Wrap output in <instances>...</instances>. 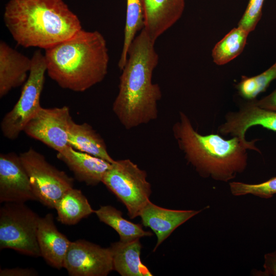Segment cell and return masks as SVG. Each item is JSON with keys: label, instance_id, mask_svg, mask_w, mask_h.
I'll use <instances>...</instances> for the list:
<instances>
[{"label": "cell", "instance_id": "22", "mask_svg": "<svg viewBox=\"0 0 276 276\" xmlns=\"http://www.w3.org/2000/svg\"><path fill=\"white\" fill-rule=\"evenodd\" d=\"M249 33L238 26L232 29L214 47L212 51L213 62L222 65L238 57L245 48Z\"/></svg>", "mask_w": 276, "mask_h": 276}, {"label": "cell", "instance_id": "21", "mask_svg": "<svg viewBox=\"0 0 276 276\" xmlns=\"http://www.w3.org/2000/svg\"><path fill=\"white\" fill-rule=\"evenodd\" d=\"M95 213L100 221L114 229L120 236V240L130 241L152 234L145 231L141 224H136L125 219L122 213L111 205H102Z\"/></svg>", "mask_w": 276, "mask_h": 276}, {"label": "cell", "instance_id": "17", "mask_svg": "<svg viewBox=\"0 0 276 276\" xmlns=\"http://www.w3.org/2000/svg\"><path fill=\"white\" fill-rule=\"evenodd\" d=\"M32 60L9 45L0 42V97L27 81Z\"/></svg>", "mask_w": 276, "mask_h": 276}, {"label": "cell", "instance_id": "25", "mask_svg": "<svg viewBox=\"0 0 276 276\" xmlns=\"http://www.w3.org/2000/svg\"><path fill=\"white\" fill-rule=\"evenodd\" d=\"M229 184L231 193L236 196L251 194L263 198H269L276 194V176L259 183L232 181Z\"/></svg>", "mask_w": 276, "mask_h": 276}, {"label": "cell", "instance_id": "16", "mask_svg": "<svg viewBox=\"0 0 276 276\" xmlns=\"http://www.w3.org/2000/svg\"><path fill=\"white\" fill-rule=\"evenodd\" d=\"M37 238L41 257L51 266L57 269L63 268L71 241L58 230L52 214L40 217Z\"/></svg>", "mask_w": 276, "mask_h": 276}, {"label": "cell", "instance_id": "27", "mask_svg": "<svg viewBox=\"0 0 276 276\" xmlns=\"http://www.w3.org/2000/svg\"><path fill=\"white\" fill-rule=\"evenodd\" d=\"M264 270L256 275L276 276V249L264 256Z\"/></svg>", "mask_w": 276, "mask_h": 276}, {"label": "cell", "instance_id": "7", "mask_svg": "<svg viewBox=\"0 0 276 276\" xmlns=\"http://www.w3.org/2000/svg\"><path fill=\"white\" fill-rule=\"evenodd\" d=\"M31 60L29 76L23 85L20 96L1 123L3 135L10 140L18 138L28 123L41 107L40 100L47 72L44 55L40 50H36Z\"/></svg>", "mask_w": 276, "mask_h": 276}, {"label": "cell", "instance_id": "10", "mask_svg": "<svg viewBox=\"0 0 276 276\" xmlns=\"http://www.w3.org/2000/svg\"><path fill=\"white\" fill-rule=\"evenodd\" d=\"M63 268L71 276H106L113 270L110 248L82 239L71 241Z\"/></svg>", "mask_w": 276, "mask_h": 276}, {"label": "cell", "instance_id": "2", "mask_svg": "<svg viewBox=\"0 0 276 276\" xmlns=\"http://www.w3.org/2000/svg\"><path fill=\"white\" fill-rule=\"evenodd\" d=\"M4 21L17 45L44 50L82 29L79 18L63 0H9Z\"/></svg>", "mask_w": 276, "mask_h": 276}, {"label": "cell", "instance_id": "1", "mask_svg": "<svg viewBox=\"0 0 276 276\" xmlns=\"http://www.w3.org/2000/svg\"><path fill=\"white\" fill-rule=\"evenodd\" d=\"M155 42L143 28L132 41L122 70L112 109L126 130L158 118V102L162 93L159 85L152 81L159 60Z\"/></svg>", "mask_w": 276, "mask_h": 276}, {"label": "cell", "instance_id": "19", "mask_svg": "<svg viewBox=\"0 0 276 276\" xmlns=\"http://www.w3.org/2000/svg\"><path fill=\"white\" fill-rule=\"evenodd\" d=\"M68 144L75 149L104 159L114 162L108 152L103 137L87 123L78 124L72 121L68 128Z\"/></svg>", "mask_w": 276, "mask_h": 276}, {"label": "cell", "instance_id": "8", "mask_svg": "<svg viewBox=\"0 0 276 276\" xmlns=\"http://www.w3.org/2000/svg\"><path fill=\"white\" fill-rule=\"evenodd\" d=\"M19 155L37 201L54 209L63 194L73 188L74 178L49 163L33 148Z\"/></svg>", "mask_w": 276, "mask_h": 276}, {"label": "cell", "instance_id": "15", "mask_svg": "<svg viewBox=\"0 0 276 276\" xmlns=\"http://www.w3.org/2000/svg\"><path fill=\"white\" fill-rule=\"evenodd\" d=\"M57 157L73 173L78 181L87 186L102 182L112 163L89 154L78 151L71 146L57 152Z\"/></svg>", "mask_w": 276, "mask_h": 276}, {"label": "cell", "instance_id": "26", "mask_svg": "<svg viewBox=\"0 0 276 276\" xmlns=\"http://www.w3.org/2000/svg\"><path fill=\"white\" fill-rule=\"evenodd\" d=\"M264 1L249 0L237 26L242 27L249 33L253 31L261 18Z\"/></svg>", "mask_w": 276, "mask_h": 276}, {"label": "cell", "instance_id": "3", "mask_svg": "<svg viewBox=\"0 0 276 276\" xmlns=\"http://www.w3.org/2000/svg\"><path fill=\"white\" fill-rule=\"evenodd\" d=\"M47 72L60 87L83 92L102 81L109 60L105 39L98 31L82 29L45 50Z\"/></svg>", "mask_w": 276, "mask_h": 276}, {"label": "cell", "instance_id": "14", "mask_svg": "<svg viewBox=\"0 0 276 276\" xmlns=\"http://www.w3.org/2000/svg\"><path fill=\"white\" fill-rule=\"evenodd\" d=\"M200 211L171 210L160 207L149 201L140 216L144 226L150 227L157 237L153 251L178 226L199 213Z\"/></svg>", "mask_w": 276, "mask_h": 276}, {"label": "cell", "instance_id": "11", "mask_svg": "<svg viewBox=\"0 0 276 276\" xmlns=\"http://www.w3.org/2000/svg\"><path fill=\"white\" fill-rule=\"evenodd\" d=\"M37 201L19 155L0 154V202Z\"/></svg>", "mask_w": 276, "mask_h": 276}, {"label": "cell", "instance_id": "18", "mask_svg": "<svg viewBox=\"0 0 276 276\" xmlns=\"http://www.w3.org/2000/svg\"><path fill=\"white\" fill-rule=\"evenodd\" d=\"M140 239L112 243L109 247L113 270L122 276H152L153 274L140 258Z\"/></svg>", "mask_w": 276, "mask_h": 276}, {"label": "cell", "instance_id": "12", "mask_svg": "<svg viewBox=\"0 0 276 276\" xmlns=\"http://www.w3.org/2000/svg\"><path fill=\"white\" fill-rule=\"evenodd\" d=\"M255 126L276 132V111L261 108L252 100H245L239 105L238 111L225 114V122L219 126L218 132L222 136L245 139L246 131Z\"/></svg>", "mask_w": 276, "mask_h": 276}, {"label": "cell", "instance_id": "13", "mask_svg": "<svg viewBox=\"0 0 276 276\" xmlns=\"http://www.w3.org/2000/svg\"><path fill=\"white\" fill-rule=\"evenodd\" d=\"M144 29L154 41L181 17L185 0H142Z\"/></svg>", "mask_w": 276, "mask_h": 276}, {"label": "cell", "instance_id": "9", "mask_svg": "<svg viewBox=\"0 0 276 276\" xmlns=\"http://www.w3.org/2000/svg\"><path fill=\"white\" fill-rule=\"evenodd\" d=\"M73 120L67 106L41 107L26 125L24 131L58 152L70 146L68 132Z\"/></svg>", "mask_w": 276, "mask_h": 276}, {"label": "cell", "instance_id": "6", "mask_svg": "<svg viewBox=\"0 0 276 276\" xmlns=\"http://www.w3.org/2000/svg\"><path fill=\"white\" fill-rule=\"evenodd\" d=\"M146 172L129 159L114 160L102 182L126 206L130 218L139 217L150 201L151 187Z\"/></svg>", "mask_w": 276, "mask_h": 276}, {"label": "cell", "instance_id": "29", "mask_svg": "<svg viewBox=\"0 0 276 276\" xmlns=\"http://www.w3.org/2000/svg\"><path fill=\"white\" fill-rule=\"evenodd\" d=\"M38 272L34 269L28 268H13L1 269L0 276H36Z\"/></svg>", "mask_w": 276, "mask_h": 276}, {"label": "cell", "instance_id": "20", "mask_svg": "<svg viewBox=\"0 0 276 276\" xmlns=\"http://www.w3.org/2000/svg\"><path fill=\"white\" fill-rule=\"evenodd\" d=\"M58 221L67 225L77 224L95 213L81 191L74 188L67 191L55 205Z\"/></svg>", "mask_w": 276, "mask_h": 276}, {"label": "cell", "instance_id": "4", "mask_svg": "<svg viewBox=\"0 0 276 276\" xmlns=\"http://www.w3.org/2000/svg\"><path fill=\"white\" fill-rule=\"evenodd\" d=\"M172 131L188 162L201 176L216 180L226 182L243 172L247 164V150L261 153L255 145L258 139L248 141L234 136L225 140L218 133H199L182 111Z\"/></svg>", "mask_w": 276, "mask_h": 276}, {"label": "cell", "instance_id": "23", "mask_svg": "<svg viewBox=\"0 0 276 276\" xmlns=\"http://www.w3.org/2000/svg\"><path fill=\"white\" fill-rule=\"evenodd\" d=\"M144 27L142 0H126V16L123 48L118 62L122 70L126 62L129 49L137 32Z\"/></svg>", "mask_w": 276, "mask_h": 276}, {"label": "cell", "instance_id": "28", "mask_svg": "<svg viewBox=\"0 0 276 276\" xmlns=\"http://www.w3.org/2000/svg\"><path fill=\"white\" fill-rule=\"evenodd\" d=\"M252 101L261 108L276 111V89L262 99L260 100L256 99Z\"/></svg>", "mask_w": 276, "mask_h": 276}, {"label": "cell", "instance_id": "5", "mask_svg": "<svg viewBox=\"0 0 276 276\" xmlns=\"http://www.w3.org/2000/svg\"><path fill=\"white\" fill-rule=\"evenodd\" d=\"M39 218L25 203H4L0 209V249L41 257L37 238Z\"/></svg>", "mask_w": 276, "mask_h": 276}, {"label": "cell", "instance_id": "24", "mask_svg": "<svg viewBox=\"0 0 276 276\" xmlns=\"http://www.w3.org/2000/svg\"><path fill=\"white\" fill-rule=\"evenodd\" d=\"M276 80V61L261 74L252 77L242 76L236 85L238 94L245 100L256 99L266 90L271 82Z\"/></svg>", "mask_w": 276, "mask_h": 276}]
</instances>
